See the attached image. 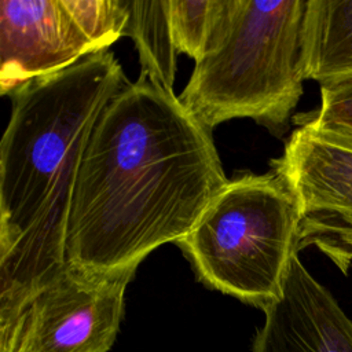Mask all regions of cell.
Segmentation results:
<instances>
[{
  "label": "cell",
  "mask_w": 352,
  "mask_h": 352,
  "mask_svg": "<svg viewBox=\"0 0 352 352\" xmlns=\"http://www.w3.org/2000/svg\"><path fill=\"white\" fill-rule=\"evenodd\" d=\"M230 180L210 129L175 92L140 74L104 106L74 186L66 264L135 275L158 246L194 228Z\"/></svg>",
  "instance_id": "6da1fadb"
},
{
  "label": "cell",
  "mask_w": 352,
  "mask_h": 352,
  "mask_svg": "<svg viewBox=\"0 0 352 352\" xmlns=\"http://www.w3.org/2000/svg\"><path fill=\"white\" fill-rule=\"evenodd\" d=\"M126 80L109 50L10 94L0 144V336L66 264L67 220L89 135Z\"/></svg>",
  "instance_id": "7a4b0ae2"
},
{
  "label": "cell",
  "mask_w": 352,
  "mask_h": 352,
  "mask_svg": "<svg viewBox=\"0 0 352 352\" xmlns=\"http://www.w3.org/2000/svg\"><path fill=\"white\" fill-rule=\"evenodd\" d=\"M305 10L307 0H223L183 106L210 131L248 117L280 135L302 95Z\"/></svg>",
  "instance_id": "3957f363"
},
{
  "label": "cell",
  "mask_w": 352,
  "mask_h": 352,
  "mask_svg": "<svg viewBox=\"0 0 352 352\" xmlns=\"http://www.w3.org/2000/svg\"><path fill=\"white\" fill-rule=\"evenodd\" d=\"M300 221L297 199L276 173H243L177 245L202 283L263 309L280 296Z\"/></svg>",
  "instance_id": "277c9868"
},
{
  "label": "cell",
  "mask_w": 352,
  "mask_h": 352,
  "mask_svg": "<svg viewBox=\"0 0 352 352\" xmlns=\"http://www.w3.org/2000/svg\"><path fill=\"white\" fill-rule=\"evenodd\" d=\"M283 153L271 161L300 209L298 252L318 248L348 275L352 265V133L296 120Z\"/></svg>",
  "instance_id": "5b68a950"
},
{
  "label": "cell",
  "mask_w": 352,
  "mask_h": 352,
  "mask_svg": "<svg viewBox=\"0 0 352 352\" xmlns=\"http://www.w3.org/2000/svg\"><path fill=\"white\" fill-rule=\"evenodd\" d=\"M132 278L66 265L28 301L1 352H109Z\"/></svg>",
  "instance_id": "8992f818"
},
{
  "label": "cell",
  "mask_w": 352,
  "mask_h": 352,
  "mask_svg": "<svg viewBox=\"0 0 352 352\" xmlns=\"http://www.w3.org/2000/svg\"><path fill=\"white\" fill-rule=\"evenodd\" d=\"M98 52L63 0H0V94Z\"/></svg>",
  "instance_id": "52a82bcc"
},
{
  "label": "cell",
  "mask_w": 352,
  "mask_h": 352,
  "mask_svg": "<svg viewBox=\"0 0 352 352\" xmlns=\"http://www.w3.org/2000/svg\"><path fill=\"white\" fill-rule=\"evenodd\" d=\"M252 352H352V320L293 254L280 296L263 308Z\"/></svg>",
  "instance_id": "ba28073f"
},
{
  "label": "cell",
  "mask_w": 352,
  "mask_h": 352,
  "mask_svg": "<svg viewBox=\"0 0 352 352\" xmlns=\"http://www.w3.org/2000/svg\"><path fill=\"white\" fill-rule=\"evenodd\" d=\"M302 69L319 85L352 74V0H307Z\"/></svg>",
  "instance_id": "9c48e42d"
},
{
  "label": "cell",
  "mask_w": 352,
  "mask_h": 352,
  "mask_svg": "<svg viewBox=\"0 0 352 352\" xmlns=\"http://www.w3.org/2000/svg\"><path fill=\"white\" fill-rule=\"evenodd\" d=\"M124 36L135 41L140 74L173 92L177 51L170 30L168 0H129V19Z\"/></svg>",
  "instance_id": "30bf717a"
},
{
  "label": "cell",
  "mask_w": 352,
  "mask_h": 352,
  "mask_svg": "<svg viewBox=\"0 0 352 352\" xmlns=\"http://www.w3.org/2000/svg\"><path fill=\"white\" fill-rule=\"evenodd\" d=\"M169 22L177 54L198 62L206 52L223 0H168Z\"/></svg>",
  "instance_id": "8fae6325"
},
{
  "label": "cell",
  "mask_w": 352,
  "mask_h": 352,
  "mask_svg": "<svg viewBox=\"0 0 352 352\" xmlns=\"http://www.w3.org/2000/svg\"><path fill=\"white\" fill-rule=\"evenodd\" d=\"M96 51L109 50L124 36L129 19V0H63Z\"/></svg>",
  "instance_id": "7c38bea8"
},
{
  "label": "cell",
  "mask_w": 352,
  "mask_h": 352,
  "mask_svg": "<svg viewBox=\"0 0 352 352\" xmlns=\"http://www.w3.org/2000/svg\"><path fill=\"white\" fill-rule=\"evenodd\" d=\"M296 120L322 129L352 133V74L320 84L319 109Z\"/></svg>",
  "instance_id": "4fadbf2b"
}]
</instances>
